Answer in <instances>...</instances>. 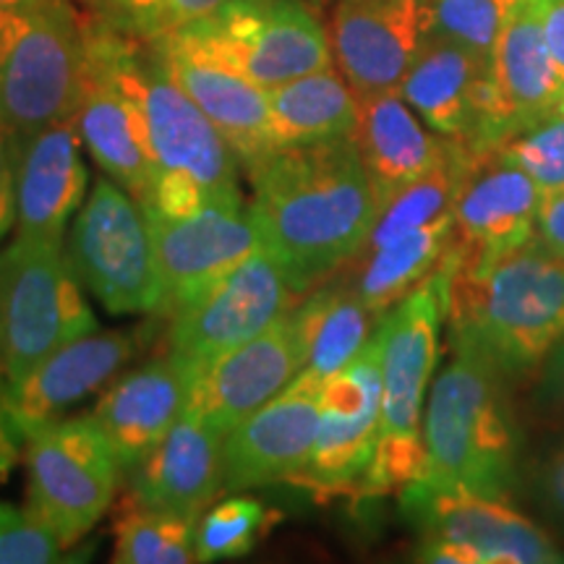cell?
Wrapping results in <instances>:
<instances>
[{
    "mask_svg": "<svg viewBox=\"0 0 564 564\" xmlns=\"http://www.w3.org/2000/svg\"><path fill=\"white\" fill-rule=\"evenodd\" d=\"M243 173L264 249L295 295L337 278L364 251L382 209L352 137L282 147Z\"/></svg>",
    "mask_w": 564,
    "mask_h": 564,
    "instance_id": "cell-1",
    "label": "cell"
},
{
    "mask_svg": "<svg viewBox=\"0 0 564 564\" xmlns=\"http://www.w3.org/2000/svg\"><path fill=\"white\" fill-rule=\"evenodd\" d=\"M87 40L144 116L154 173L141 207L183 217L215 204H241V162L199 105L173 79L154 42L133 37L102 17L89 19Z\"/></svg>",
    "mask_w": 564,
    "mask_h": 564,
    "instance_id": "cell-2",
    "label": "cell"
},
{
    "mask_svg": "<svg viewBox=\"0 0 564 564\" xmlns=\"http://www.w3.org/2000/svg\"><path fill=\"white\" fill-rule=\"evenodd\" d=\"M444 278L449 340L476 350L507 387L533 382L564 337V259L535 238L486 270Z\"/></svg>",
    "mask_w": 564,
    "mask_h": 564,
    "instance_id": "cell-3",
    "label": "cell"
},
{
    "mask_svg": "<svg viewBox=\"0 0 564 564\" xmlns=\"http://www.w3.org/2000/svg\"><path fill=\"white\" fill-rule=\"evenodd\" d=\"M453 356L432 382L423 413L429 481L510 502L520 491V429L507 384L470 350L449 340Z\"/></svg>",
    "mask_w": 564,
    "mask_h": 564,
    "instance_id": "cell-4",
    "label": "cell"
},
{
    "mask_svg": "<svg viewBox=\"0 0 564 564\" xmlns=\"http://www.w3.org/2000/svg\"><path fill=\"white\" fill-rule=\"evenodd\" d=\"M447 322V278L440 270L382 316V426L358 491H403L426 474L423 413Z\"/></svg>",
    "mask_w": 564,
    "mask_h": 564,
    "instance_id": "cell-5",
    "label": "cell"
},
{
    "mask_svg": "<svg viewBox=\"0 0 564 564\" xmlns=\"http://www.w3.org/2000/svg\"><path fill=\"white\" fill-rule=\"evenodd\" d=\"M87 24L68 0H21L0 9V116L13 137L76 112Z\"/></svg>",
    "mask_w": 564,
    "mask_h": 564,
    "instance_id": "cell-6",
    "label": "cell"
},
{
    "mask_svg": "<svg viewBox=\"0 0 564 564\" xmlns=\"http://www.w3.org/2000/svg\"><path fill=\"white\" fill-rule=\"evenodd\" d=\"M63 241L13 236L0 251V369L17 384L51 352L95 333Z\"/></svg>",
    "mask_w": 564,
    "mask_h": 564,
    "instance_id": "cell-7",
    "label": "cell"
},
{
    "mask_svg": "<svg viewBox=\"0 0 564 564\" xmlns=\"http://www.w3.org/2000/svg\"><path fill=\"white\" fill-rule=\"evenodd\" d=\"M63 249L84 291L110 314H160L162 278L150 217L116 181H97Z\"/></svg>",
    "mask_w": 564,
    "mask_h": 564,
    "instance_id": "cell-8",
    "label": "cell"
},
{
    "mask_svg": "<svg viewBox=\"0 0 564 564\" xmlns=\"http://www.w3.org/2000/svg\"><path fill=\"white\" fill-rule=\"evenodd\" d=\"M24 468L26 510L68 549L110 510L123 465L89 413L26 434Z\"/></svg>",
    "mask_w": 564,
    "mask_h": 564,
    "instance_id": "cell-9",
    "label": "cell"
},
{
    "mask_svg": "<svg viewBox=\"0 0 564 564\" xmlns=\"http://www.w3.org/2000/svg\"><path fill=\"white\" fill-rule=\"evenodd\" d=\"M173 37L228 63L264 89L335 63L329 34L299 0H228Z\"/></svg>",
    "mask_w": 564,
    "mask_h": 564,
    "instance_id": "cell-10",
    "label": "cell"
},
{
    "mask_svg": "<svg viewBox=\"0 0 564 564\" xmlns=\"http://www.w3.org/2000/svg\"><path fill=\"white\" fill-rule=\"evenodd\" d=\"M419 523L421 562L436 564H556L562 549L544 528L505 499L413 481L400 491Z\"/></svg>",
    "mask_w": 564,
    "mask_h": 564,
    "instance_id": "cell-11",
    "label": "cell"
},
{
    "mask_svg": "<svg viewBox=\"0 0 564 564\" xmlns=\"http://www.w3.org/2000/svg\"><path fill=\"white\" fill-rule=\"evenodd\" d=\"M382 426V329L322 387L319 426L295 486L319 494L358 489L373 460Z\"/></svg>",
    "mask_w": 564,
    "mask_h": 564,
    "instance_id": "cell-12",
    "label": "cell"
},
{
    "mask_svg": "<svg viewBox=\"0 0 564 564\" xmlns=\"http://www.w3.org/2000/svg\"><path fill=\"white\" fill-rule=\"evenodd\" d=\"M299 295L270 251H253L215 285L167 316V352L204 364L262 335L295 306Z\"/></svg>",
    "mask_w": 564,
    "mask_h": 564,
    "instance_id": "cell-13",
    "label": "cell"
},
{
    "mask_svg": "<svg viewBox=\"0 0 564 564\" xmlns=\"http://www.w3.org/2000/svg\"><path fill=\"white\" fill-rule=\"evenodd\" d=\"M544 192L499 150L468 154L453 207L455 232L444 270H486L535 241Z\"/></svg>",
    "mask_w": 564,
    "mask_h": 564,
    "instance_id": "cell-14",
    "label": "cell"
},
{
    "mask_svg": "<svg viewBox=\"0 0 564 564\" xmlns=\"http://www.w3.org/2000/svg\"><path fill=\"white\" fill-rule=\"evenodd\" d=\"M400 97L429 129L457 141L468 154L491 150L502 131L489 61L440 34H423Z\"/></svg>",
    "mask_w": 564,
    "mask_h": 564,
    "instance_id": "cell-15",
    "label": "cell"
},
{
    "mask_svg": "<svg viewBox=\"0 0 564 564\" xmlns=\"http://www.w3.org/2000/svg\"><path fill=\"white\" fill-rule=\"evenodd\" d=\"M147 217L162 278L160 314L165 316L207 291L264 246L246 202L215 204L183 217L158 212H147Z\"/></svg>",
    "mask_w": 564,
    "mask_h": 564,
    "instance_id": "cell-16",
    "label": "cell"
},
{
    "mask_svg": "<svg viewBox=\"0 0 564 564\" xmlns=\"http://www.w3.org/2000/svg\"><path fill=\"white\" fill-rule=\"evenodd\" d=\"M322 387V379L299 373L270 403L225 434V491H253L299 478L316 440Z\"/></svg>",
    "mask_w": 564,
    "mask_h": 564,
    "instance_id": "cell-17",
    "label": "cell"
},
{
    "mask_svg": "<svg viewBox=\"0 0 564 564\" xmlns=\"http://www.w3.org/2000/svg\"><path fill=\"white\" fill-rule=\"evenodd\" d=\"M303 369V350L293 308L262 335L194 366L188 411L228 434L270 403Z\"/></svg>",
    "mask_w": 564,
    "mask_h": 564,
    "instance_id": "cell-18",
    "label": "cell"
},
{
    "mask_svg": "<svg viewBox=\"0 0 564 564\" xmlns=\"http://www.w3.org/2000/svg\"><path fill=\"white\" fill-rule=\"evenodd\" d=\"M426 34L423 0H337L329 45L358 100L400 91Z\"/></svg>",
    "mask_w": 564,
    "mask_h": 564,
    "instance_id": "cell-19",
    "label": "cell"
},
{
    "mask_svg": "<svg viewBox=\"0 0 564 564\" xmlns=\"http://www.w3.org/2000/svg\"><path fill=\"white\" fill-rule=\"evenodd\" d=\"M150 42L181 89L232 147L243 171L272 152L270 89L173 34Z\"/></svg>",
    "mask_w": 564,
    "mask_h": 564,
    "instance_id": "cell-20",
    "label": "cell"
},
{
    "mask_svg": "<svg viewBox=\"0 0 564 564\" xmlns=\"http://www.w3.org/2000/svg\"><path fill=\"white\" fill-rule=\"evenodd\" d=\"M137 335L126 329L89 333L70 340L6 392V419L24 440L37 426L63 419L70 405L108 384L133 358Z\"/></svg>",
    "mask_w": 564,
    "mask_h": 564,
    "instance_id": "cell-21",
    "label": "cell"
},
{
    "mask_svg": "<svg viewBox=\"0 0 564 564\" xmlns=\"http://www.w3.org/2000/svg\"><path fill=\"white\" fill-rule=\"evenodd\" d=\"M17 139V225L13 236L63 241V232L87 192L82 133L63 118Z\"/></svg>",
    "mask_w": 564,
    "mask_h": 564,
    "instance_id": "cell-22",
    "label": "cell"
},
{
    "mask_svg": "<svg viewBox=\"0 0 564 564\" xmlns=\"http://www.w3.org/2000/svg\"><path fill=\"white\" fill-rule=\"evenodd\" d=\"M225 434L202 415L186 411L133 465V502L199 520L225 494Z\"/></svg>",
    "mask_w": 564,
    "mask_h": 564,
    "instance_id": "cell-23",
    "label": "cell"
},
{
    "mask_svg": "<svg viewBox=\"0 0 564 564\" xmlns=\"http://www.w3.org/2000/svg\"><path fill=\"white\" fill-rule=\"evenodd\" d=\"M194 364L165 352L112 382L97 400L91 419L116 449L123 470L165 436L188 411Z\"/></svg>",
    "mask_w": 564,
    "mask_h": 564,
    "instance_id": "cell-24",
    "label": "cell"
},
{
    "mask_svg": "<svg viewBox=\"0 0 564 564\" xmlns=\"http://www.w3.org/2000/svg\"><path fill=\"white\" fill-rule=\"evenodd\" d=\"M74 118L84 147L105 175L144 202L154 173L144 116L131 91L112 76L100 55L91 51L89 40Z\"/></svg>",
    "mask_w": 564,
    "mask_h": 564,
    "instance_id": "cell-25",
    "label": "cell"
},
{
    "mask_svg": "<svg viewBox=\"0 0 564 564\" xmlns=\"http://www.w3.org/2000/svg\"><path fill=\"white\" fill-rule=\"evenodd\" d=\"M489 70L510 126V139L562 118L564 76L546 47L539 0L514 3L494 45Z\"/></svg>",
    "mask_w": 564,
    "mask_h": 564,
    "instance_id": "cell-26",
    "label": "cell"
},
{
    "mask_svg": "<svg viewBox=\"0 0 564 564\" xmlns=\"http://www.w3.org/2000/svg\"><path fill=\"white\" fill-rule=\"evenodd\" d=\"M352 141L382 207L413 181L442 165L457 147L453 139L429 129L400 91L361 100Z\"/></svg>",
    "mask_w": 564,
    "mask_h": 564,
    "instance_id": "cell-27",
    "label": "cell"
},
{
    "mask_svg": "<svg viewBox=\"0 0 564 564\" xmlns=\"http://www.w3.org/2000/svg\"><path fill=\"white\" fill-rule=\"evenodd\" d=\"M306 377L327 382L361 352L382 322L350 280H327L293 306Z\"/></svg>",
    "mask_w": 564,
    "mask_h": 564,
    "instance_id": "cell-28",
    "label": "cell"
},
{
    "mask_svg": "<svg viewBox=\"0 0 564 564\" xmlns=\"http://www.w3.org/2000/svg\"><path fill=\"white\" fill-rule=\"evenodd\" d=\"M361 100L333 66L270 89L272 150L348 139L356 133Z\"/></svg>",
    "mask_w": 564,
    "mask_h": 564,
    "instance_id": "cell-29",
    "label": "cell"
},
{
    "mask_svg": "<svg viewBox=\"0 0 564 564\" xmlns=\"http://www.w3.org/2000/svg\"><path fill=\"white\" fill-rule=\"evenodd\" d=\"M453 232L455 217L449 212L398 241L361 251L350 262L356 267L350 278L352 288L366 306L382 319L408 293H413L415 288L442 270L449 246H453Z\"/></svg>",
    "mask_w": 564,
    "mask_h": 564,
    "instance_id": "cell-30",
    "label": "cell"
},
{
    "mask_svg": "<svg viewBox=\"0 0 564 564\" xmlns=\"http://www.w3.org/2000/svg\"><path fill=\"white\" fill-rule=\"evenodd\" d=\"M465 165H468V152L457 144L455 152L449 154L442 165H436L432 173H426L423 178L413 181L411 186H405L403 192L394 194L392 199L384 204L382 212H379L364 251L398 241V238L408 236V232L419 230L423 225L449 215L455 207L457 188H460V181L465 175Z\"/></svg>",
    "mask_w": 564,
    "mask_h": 564,
    "instance_id": "cell-31",
    "label": "cell"
},
{
    "mask_svg": "<svg viewBox=\"0 0 564 564\" xmlns=\"http://www.w3.org/2000/svg\"><path fill=\"white\" fill-rule=\"evenodd\" d=\"M121 564H192L196 560V520L133 502L116 523Z\"/></svg>",
    "mask_w": 564,
    "mask_h": 564,
    "instance_id": "cell-32",
    "label": "cell"
},
{
    "mask_svg": "<svg viewBox=\"0 0 564 564\" xmlns=\"http://www.w3.org/2000/svg\"><path fill=\"white\" fill-rule=\"evenodd\" d=\"M274 520L270 507L251 497H230L207 507L196 520V560L217 562L249 554Z\"/></svg>",
    "mask_w": 564,
    "mask_h": 564,
    "instance_id": "cell-33",
    "label": "cell"
},
{
    "mask_svg": "<svg viewBox=\"0 0 564 564\" xmlns=\"http://www.w3.org/2000/svg\"><path fill=\"white\" fill-rule=\"evenodd\" d=\"M518 0H423L426 34H440L491 61L494 45Z\"/></svg>",
    "mask_w": 564,
    "mask_h": 564,
    "instance_id": "cell-34",
    "label": "cell"
},
{
    "mask_svg": "<svg viewBox=\"0 0 564 564\" xmlns=\"http://www.w3.org/2000/svg\"><path fill=\"white\" fill-rule=\"evenodd\" d=\"M225 3L228 0H123L110 24L139 40H160L212 17Z\"/></svg>",
    "mask_w": 564,
    "mask_h": 564,
    "instance_id": "cell-35",
    "label": "cell"
},
{
    "mask_svg": "<svg viewBox=\"0 0 564 564\" xmlns=\"http://www.w3.org/2000/svg\"><path fill=\"white\" fill-rule=\"evenodd\" d=\"M499 154L535 181L541 192L564 188V118H552L499 147Z\"/></svg>",
    "mask_w": 564,
    "mask_h": 564,
    "instance_id": "cell-36",
    "label": "cell"
},
{
    "mask_svg": "<svg viewBox=\"0 0 564 564\" xmlns=\"http://www.w3.org/2000/svg\"><path fill=\"white\" fill-rule=\"evenodd\" d=\"M66 546L26 507L0 502V564L61 562Z\"/></svg>",
    "mask_w": 564,
    "mask_h": 564,
    "instance_id": "cell-37",
    "label": "cell"
},
{
    "mask_svg": "<svg viewBox=\"0 0 564 564\" xmlns=\"http://www.w3.org/2000/svg\"><path fill=\"white\" fill-rule=\"evenodd\" d=\"M520 491H525L535 512L564 535V440L525 465Z\"/></svg>",
    "mask_w": 564,
    "mask_h": 564,
    "instance_id": "cell-38",
    "label": "cell"
},
{
    "mask_svg": "<svg viewBox=\"0 0 564 564\" xmlns=\"http://www.w3.org/2000/svg\"><path fill=\"white\" fill-rule=\"evenodd\" d=\"M533 411L541 419L564 426V337L554 345L533 379Z\"/></svg>",
    "mask_w": 564,
    "mask_h": 564,
    "instance_id": "cell-39",
    "label": "cell"
},
{
    "mask_svg": "<svg viewBox=\"0 0 564 564\" xmlns=\"http://www.w3.org/2000/svg\"><path fill=\"white\" fill-rule=\"evenodd\" d=\"M17 225V139L0 116V238Z\"/></svg>",
    "mask_w": 564,
    "mask_h": 564,
    "instance_id": "cell-40",
    "label": "cell"
},
{
    "mask_svg": "<svg viewBox=\"0 0 564 564\" xmlns=\"http://www.w3.org/2000/svg\"><path fill=\"white\" fill-rule=\"evenodd\" d=\"M535 238L552 251L554 257L564 259V188L544 194L539 209V225H535Z\"/></svg>",
    "mask_w": 564,
    "mask_h": 564,
    "instance_id": "cell-41",
    "label": "cell"
},
{
    "mask_svg": "<svg viewBox=\"0 0 564 564\" xmlns=\"http://www.w3.org/2000/svg\"><path fill=\"white\" fill-rule=\"evenodd\" d=\"M546 47L564 76V0H539Z\"/></svg>",
    "mask_w": 564,
    "mask_h": 564,
    "instance_id": "cell-42",
    "label": "cell"
},
{
    "mask_svg": "<svg viewBox=\"0 0 564 564\" xmlns=\"http://www.w3.org/2000/svg\"><path fill=\"white\" fill-rule=\"evenodd\" d=\"M84 3H87L89 9L97 13V17L110 21V19H116V13H118V9H121L123 0H84Z\"/></svg>",
    "mask_w": 564,
    "mask_h": 564,
    "instance_id": "cell-43",
    "label": "cell"
},
{
    "mask_svg": "<svg viewBox=\"0 0 564 564\" xmlns=\"http://www.w3.org/2000/svg\"><path fill=\"white\" fill-rule=\"evenodd\" d=\"M21 0H0V9H9V6H17Z\"/></svg>",
    "mask_w": 564,
    "mask_h": 564,
    "instance_id": "cell-44",
    "label": "cell"
}]
</instances>
